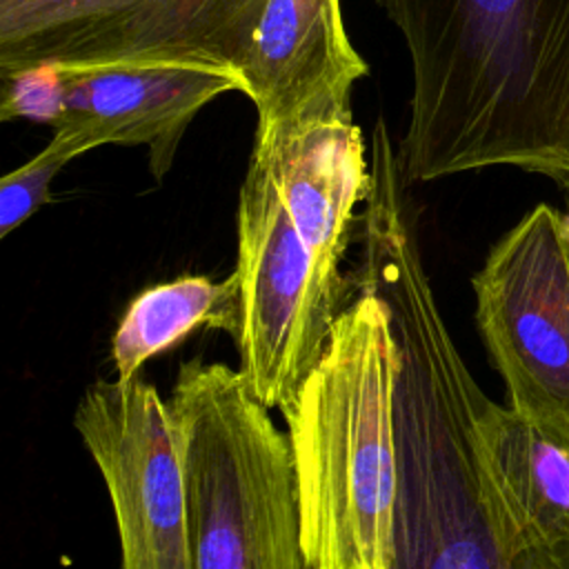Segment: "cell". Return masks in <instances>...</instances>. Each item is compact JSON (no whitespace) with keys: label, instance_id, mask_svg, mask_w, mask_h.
Wrapping results in <instances>:
<instances>
[{"label":"cell","instance_id":"52a82bcc","mask_svg":"<svg viewBox=\"0 0 569 569\" xmlns=\"http://www.w3.org/2000/svg\"><path fill=\"white\" fill-rule=\"evenodd\" d=\"M476 322L509 407L569 422V247L560 211H527L471 278Z\"/></svg>","mask_w":569,"mask_h":569},{"label":"cell","instance_id":"5b68a950","mask_svg":"<svg viewBox=\"0 0 569 569\" xmlns=\"http://www.w3.org/2000/svg\"><path fill=\"white\" fill-rule=\"evenodd\" d=\"M236 227L238 371L260 405L284 411L322 360L356 284L318 260L258 151H251L238 193Z\"/></svg>","mask_w":569,"mask_h":569},{"label":"cell","instance_id":"277c9868","mask_svg":"<svg viewBox=\"0 0 569 569\" xmlns=\"http://www.w3.org/2000/svg\"><path fill=\"white\" fill-rule=\"evenodd\" d=\"M196 569H309L287 433L238 369L184 360L167 398Z\"/></svg>","mask_w":569,"mask_h":569},{"label":"cell","instance_id":"9a60e30c","mask_svg":"<svg viewBox=\"0 0 569 569\" xmlns=\"http://www.w3.org/2000/svg\"><path fill=\"white\" fill-rule=\"evenodd\" d=\"M565 200H567V204H569V187L565 189Z\"/></svg>","mask_w":569,"mask_h":569},{"label":"cell","instance_id":"8992f818","mask_svg":"<svg viewBox=\"0 0 569 569\" xmlns=\"http://www.w3.org/2000/svg\"><path fill=\"white\" fill-rule=\"evenodd\" d=\"M267 2L0 0V78L42 64L204 67L240 78Z\"/></svg>","mask_w":569,"mask_h":569},{"label":"cell","instance_id":"ba28073f","mask_svg":"<svg viewBox=\"0 0 569 569\" xmlns=\"http://www.w3.org/2000/svg\"><path fill=\"white\" fill-rule=\"evenodd\" d=\"M227 91H242V82L220 69L42 64L2 80L0 120L51 124V140L73 158L102 144H144L151 176L162 182L191 120Z\"/></svg>","mask_w":569,"mask_h":569},{"label":"cell","instance_id":"6da1fadb","mask_svg":"<svg viewBox=\"0 0 569 569\" xmlns=\"http://www.w3.org/2000/svg\"><path fill=\"white\" fill-rule=\"evenodd\" d=\"M405 184L391 147H378L351 276L387 302L400 347L391 569H569V545L536 538L493 476L482 436L489 398L438 307Z\"/></svg>","mask_w":569,"mask_h":569},{"label":"cell","instance_id":"3957f363","mask_svg":"<svg viewBox=\"0 0 569 569\" xmlns=\"http://www.w3.org/2000/svg\"><path fill=\"white\" fill-rule=\"evenodd\" d=\"M400 347L367 287L338 316L327 351L282 411L309 569H391L400 491Z\"/></svg>","mask_w":569,"mask_h":569},{"label":"cell","instance_id":"9c48e42d","mask_svg":"<svg viewBox=\"0 0 569 569\" xmlns=\"http://www.w3.org/2000/svg\"><path fill=\"white\" fill-rule=\"evenodd\" d=\"M73 427L111 500L120 569H196L182 458L158 389L140 376L98 380L82 393Z\"/></svg>","mask_w":569,"mask_h":569},{"label":"cell","instance_id":"5bb4252c","mask_svg":"<svg viewBox=\"0 0 569 569\" xmlns=\"http://www.w3.org/2000/svg\"><path fill=\"white\" fill-rule=\"evenodd\" d=\"M560 231H562V238H565V242L569 247V204H567V211L560 213Z\"/></svg>","mask_w":569,"mask_h":569},{"label":"cell","instance_id":"8fae6325","mask_svg":"<svg viewBox=\"0 0 569 569\" xmlns=\"http://www.w3.org/2000/svg\"><path fill=\"white\" fill-rule=\"evenodd\" d=\"M482 436L516 518L536 538L569 545V422L531 418L489 398Z\"/></svg>","mask_w":569,"mask_h":569},{"label":"cell","instance_id":"4fadbf2b","mask_svg":"<svg viewBox=\"0 0 569 569\" xmlns=\"http://www.w3.org/2000/svg\"><path fill=\"white\" fill-rule=\"evenodd\" d=\"M71 160L73 153L49 140L42 151L0 180V238H7L42 204L51 202V182Z\"/></svg>","mask_w":569,"mask_h":569},{"label":"cell","instance_id":"7a4b0ae2","mask_svg":"<svg viewBox=\"0 0 569 569\" xmlns=\"http://www.w3.org/2000/svg\"><path fill=\"white\" fill-rule=\"evenodd\" d=\"M400 31L405 182L513 167L569 187V0H378Z\"/></svg>","mask_w":569,"mask_h":569},{"label":"cell","instance_id":"30bf717a","mask_svg":"<svg viewBox=\"0 0 569 569\" xmlns=\"http://www.w3.org/2000/svg\"><path fill=\"white\" fill-rule=\"evenodd\" d=\"M367 64L349 42L340 0H269L240 80L256 131L351 113Z\"/></svg>","mask_w":569,"mask_h":569},{"label":"cell","instance_id":"7c38bea8","mask_svg":"<svg viewBox=\"0 0 569 569\" xmlns=\"http://www.w3.org/2000/svg\"><path fill=\"white\" fill-rule=\"evenodd\" d=\"M200 327L238 338L242 302L236 273L220 282L207 276H182L140 291L122 313L111 340L116 380L138 378L149 358L169 351Z\"/></svg>","mask_w":569,"mask_h":569}]
</instances>
